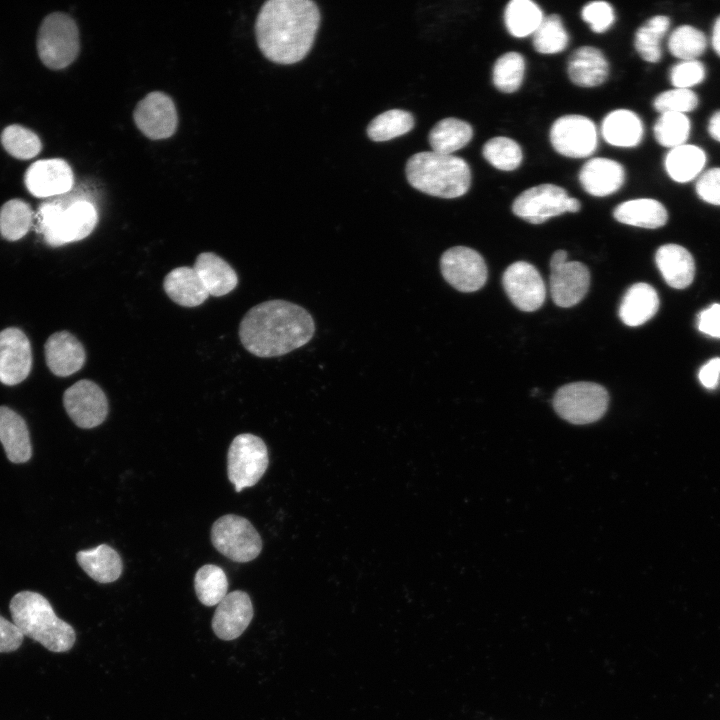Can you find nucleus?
Listing matches in <instances>:
<instances>
[{
  "instance_id": "obj_1",
  "label": "nucleus",
  "mask_w": 720,
  "mask_h": 720,
  "mask_svg": "<svg viewBox=\"0 0 720 720\" xmlns=\"http://www.w3.org/2000/svg\"><path fill=\"white\" fill-rule=\"evenodd\" d=\"M320 23L310 0H269L257 15L255 35L262 54L277 64H294L310 51Z\"/></svg>"
},
{
  "instance_id": "obj_2",
  "label": "nucleus",
  "mask_w": 720,
  "mask_h": 720,
  "mask_svg": "<svg viewBox=\"0 0 720 720\" xmlns=\"http://www.w3.org/2000/svg\"><path fill=\"white\" fill-rule=\"evenodd\" d=\"M314 332V320L306 309L280 299L250 308L238 330L244 348L263 358L282 356L304 346Z\"/></svg>"
},
{
  "instance_id": "obj_3",
  "label": "nucleus",
  "mask_w": 720,
  "mask_h": 720,
  "mask_svg": "<svg viewBox=\"0 0 720 720\" xmlns=\"http://www.w3.org/2000/svg\"><path fill=\"white\" fill-rule=\"evenodd\" d=\"M12 621L24 636L49 651H69L76 640L73 627L60 619L50 602L40 593L20 591L10 600Z\"/></svg>"
},
{
  "instance_id": "obj_4",
  "label": "nucleus",
  "mask_w": 720,
  "mask_h": 720,
  "mask_svg": "<svg viewBox=\"0 0 720 720\" xmlns=\"http://www.w3.org/2000/svg\"><path fill=\"white\" fill-rule=\"evenodd\" d=\"M405 170L412 187L435 197L458 198L466 194L471 185L468 163L454 155L419 152L408 159Z\"/></svg>"
},
{
  "instance_id": "obj_5",
  "label": "nucleus",
  "mask_w": 720,
  "mask_h": 720,
  "mask_svg": "<svg viewBox=\"0 0 720 720\" xmlns=\"http://www.w3.org/2000/svg\"><path fill=\"white\" fill-rule=\"evenodd\" d=\"M56 197L42 203L37 212V230L44 242L59 247L89 236L98 221L94 204L81 198Z\"/></svg>"
},
{
  "instance_id": "obj_6",
  "label": "nucleus",
  "mask_w": 720,
  "mask_h": 720,
  "mask_svg": "<svg viewBox=\"0 0 720 720\" xmlns=\"http://www.w3.org/2000/svg\"><path fill=\"white\" fill-rule=\"evenodd\" d=\"M80 49L79 30L66 13L54 12L42 21L38 36V55L45 66L60 70L69 66Z\"/></svg>"
},
{
  "instance_id": "obj_7",
  "label": "nucleus",
  "mask_w": 720,
  "mask_h": 720,
  "mask_svg": "<svg viewBox=\"0 0 720 720\" xmlns=\"http://www.w3.org/2000/svg\"><path fill=\"white\" fill-rule=\"evenodd\" d=\"M609 402L607 390L593 382H574L559 388L553 398L556 413L573 424L599 420Z\"/></svg>"
},
{
  "instance_id": "obj_8",
  "label": "nucleus",
  "mask_w": 720,
  "mask_h": 720,
  "mask_svg": "<svg viewBox=\"0 0 720 720\" xmlns=\"http://www.w3.org/2000/svg\"><path fill=\"white\" fill-rule=\"evenodd\" d=\"M268 464V450L260 437L242 433L232 440L227 453V475L236 492L258 483Z\"/></svg>"
},
{
  "instance_id": "obj_9",
  "label": "nucleus",
  "mask_w": 720,
  "mask_h": 720,
  "mask_svg": "<svg viewBox=\"0 0 720 720\" xmlns=\"http://www.w3.org/2000/svg\"><path fill=\"white\" fill-rule=\"evenodd\" d=\"M213 546L234 562L255 559L262 550V540L249 520L235 514L218 518L210 532Z\"/></svg>"
},
{
  "instance_id": "obj_10",
  "label": "nucleus",
  "mask_w": 720,
  "mask_h": 720,
  "mask_svg": "<svg viewBox=\"0 0 720 720\" xmlns=\"http://www.w3.org/2000/svg\"><path fill=\"white\" fill-rule=\"evenodd\" d=\"M578 199L555 184L545 183L524 190L512 204L513 213L532 224H541L560 214L580 210Z\"/></svg>"
},
{
  "instance_id": "obj_11",
  "label": "nucleus",
  "mask_w": 720,
  "mask_h": 720,
  "mask_svg": "<svg viewBox=\"0 0 720 720\" xmlns=\"http://www.w3.org/2000/svg\"><path fill=\"white\" fill-rule=\"evenodd\" d=\"M550 142L554 150L568 158H586L598 145L595 123L579 114H567L557 118L550 128Z\"/></svg>"
},
{
  "instance_id": "obj_12",
  "label": "nucleus",
  "mask_w": 720,
  "mask_h": 720,
  "mask_svg": "<svg viewBox=\"0 0 720 720\" xmlns=\"http://www.w3.org/2000/svg\"><path fill=\"white\" fill-rule=\"evenodd\" d=\"M440 269L446 282L461 292L477 291L487 280V266L483 257L465 246L446 250L440 258Z\"/></svg>"
},
{
  "instance_id": "obj_13",
  "label": "nucleus",
  "mask_w": 720,
  "mask_h": 720,
  "mask_svg": "<svg viewBox=\"0 0 720 720\" xmlns=\"http://www.w3.org/2000/svg\"><path fill=\"white\" fill-rule=\"evenodd\" d=\"M63 405L70 419L83 429L99 426L109 410L104 391L88 379L79 380L65 390Z\"/></svg>"
},
{
  "instance_id": "obj_14",
  "label": "nucleus",
  "mask_w": 720,
  "mask_h": 720,
  "mask_svg": "<svg viewBox=\"0 0 720 720\" xmlns=\"http://www.w3.org/2000/svg\"><path fill=\"white\" fill-rule=\"evenodd\" d=\"M133 118L137 128L152 140L171 137L178 125L177 110L172 98L160 91L151 92L139 101Z\"/></svg>"
},
{
  "instance_id": "obj_15",
  "label": "nucleus",
  "mask_w": 720,
  "mask_h": 720,
  "mask_svg": "<svg viewBox=\"0 0 720 720\" xmlns=\"http://www.w3.org/2000/svg\"><path fill=\"white\" fill-rule=\"evenodd\" d=\"M502 283L511 302L522 311H535L545 301V283L538 270L528 262L518 261L508 266Z\"/></svg>"
},
{
  "instance_id": "obj_16",
  "label": "nucleus",
  "mask_w": 720,
  "mask_h": 720,
  "mask_svg": "<svg viewBox=\"0 0 720 720\" xmlns=\"http://www.w3.org/2000/svg\"><path fill=\"white\" fill-rule=\"evenodd\" d=\"M32 368V350L25 333L16 327L0 332V382L12 386L27 378Z\"/></svg>"
},
{
  "instance_id": "obj_17",
  "label": "nucleus",
  "mask_w": 720,
  "mask_h": 720,
  "mask_svg": "<svg viewBox=\"0 0 720 720\" xmlns=\"http://www.w3.org/2000/svg\"><path fill=\"white\" fill-rule=\"evenodd\" d=\"M25 185L35 197L45 198L68 193L74 184L70 165L63 159H43L34 162L25 173Z\"/></svg>"
},
{
  "instance_id": "obj_18",
  "label": "nucleus",
  "mask_w": 720,
  "mask_h": 720,
  "mask_svg": "<svg viewBox=\"0 0 720 720\" xmlns=\"http://www.w3.org/2000/svg\"><path fill=\"white\" fill-rule=\"evenodd\" d=\"M550 268V292L554 303L564 308L578 304L589 289L588 268L577 261L551 264Z\"/></svg>"
},
{
  "instance_id": "obj_19",
  "label": "nucleus",
  "mask_w": 720,
  "mask_h": 720,
  "mask_svg": "<svg viewBox=\"0 0 720 720\" xmlns=\"http://www.w3.org/2000/svg\"><path fill=\"white\" fill-rule=\"evenodd\" d=\"M253 614V605L246 592H230L217 605L212 619L213 632L222 640H234L246 630Z\"/></svg>"
},
{
  "instance_id": "obj_20",
  "label": "nucleus",
  "mask_w": 720,
  "mask_h": 720,
  "mask_svg": "<svg viewBox=\"0 0 720 720\" xmlns=\"http://www.w3.org/2000/svg\"><path fill=\"white\" fill-rule=\"evenodd\" d=\"M45 360L50 371L66 377L79 371L86 359L82 343L66 330L53 333L44 345Z\"/></svg>"
},
{
  "instance_id": "obj_21",
  "label": "nucleus",
  "mask_w": 720,
  "mask_h": 720,
  "mask_svg": "<svg viewBox=\"0 0 720 720\" xmlns=\"http://www.w3.org/2000/svg\"><path fill=\"white\" fill-rule=\"evenodd\" d=\"M624 181V167L609 158H591L584 163L579 172L582 188L595 197H605L615 193L622 187Z\"/></svg>"
},
{
  "instance_id": "obj_22",
  "label": "nucleus",
  "mask_w": 720,
  "mask_h": 720,
  "mask_svg": "<svg viewBox=\"0 0 720 720\" xmlns=\"http://www.w3.org/2000/svg\"><path fill=\"white\" fill-rule=\"evenodd\" d=\"M567 71L570 80L575 85L592 88L606 81L609 64L600 49L593 46H581L571 54Z\"/></svg>"
},
{
  "instance_id": "obj_23",
  "label": "nucleus",
  "mask_w": 720,
  "mask_h": 720,
  "mask_svg": "<svg viewBox=\"0 0 720 720\" xmlns=\"http://www.w3.org/2000/svg\"><path fill=\"white\" fill-rule=\"evenodd\" d=\"M0 442L11 462L25 463L31 458L32 446L27 424L7 406H0Z\"/></svg>"
},
{
  "instance_id": "obj_24",
  "label": "nucleus",
  "mask_w": 720,
  "mask_h": 720,
  "mask_svg": "<svg viewBox=\"0 0 720 720\" xmlns=\"http://www.w3.org/2000/svg\"><path fill=\"white\" fill-rule=\"evenodd\" d=\"M655 261L670 287L683 289L692 283L695 263L690 252L684 247L677 244L663 245L657 250Z\"/></svg>"
},
{
  "instance_id": "obj_25",
  "label": "nucleus",
  "mask_w": 720,
  "mask_h": 720,
  "mask_svg": "<svg viewBox=\"0 0 720 720\" xmlns=\"http://www.w3.org/2000/svg\"><path fill=\"white\" fill-rule=\"evenodd\" d=\"M207 292L211 296H224L238 284L235 270L213 252L200 253L193 265Z\"/></svg>"
},
{
  "instance_id": "obj_26",
  "label": "nucleus",
  "mask_w": 720,
  "mask_h": 720,
  "mask_svg": "<svg viewBox=\"0 0 720 720\" xmlns=\"http://www.w3.org/2000/svg\"><path fill=\"white\" fill-rule=\"evenodd\" d=\"M163 288L173 302L183 307L199 306L209 296L198 274L189 266L171 270L164 278Z\"/></svg>"
},
{
  "instance_id": "obj_27",
  "label": "nucleus",
  "mask_w": 720,
  "mask_h": 720,
  "mask_svg": "<svg viewBox=\"0 0 720 720\" xmlns=\"http://www.w3.org/2000/svg\"><path fill=\"white\" fill-rule=\"evenodd\" d=\"M640 117L628 109H616L608 113L601 124V135L610 145L621 148L637 146L643 137Z\"/></svg>"
},
{
  "instance_id": "obj_28",
  "label": "nucleus",
  "mask_w": 720,
  "mask_h": 720,
  "mask_svg": "<svg viewBox=\"0 0 720 720\" xmlns=\"http://www.w3.org/2000/svg\"><path fill=\"white\" fill-rule=\"evenodd\" d=\"M658 307L656 290L647 283H636L623 296L619 317L627 326H640L656 314Z\"/></svg>"
},
{
  "instance_id": "obj_29",
  "label": "nucleus",
  "mask_w": 720,
  "mask_h": 720,
  "mask_svg": "<svg viewBox=\"0 0 720 720\" xmlns=\"http://www.w3.org/2000/svg\"><path fill=\"white\" fill-rule=\"evenodd\" d=\"M76 559L85 573L99 583L114 582L122 573L121 557L107 544L81 550L77 552Z\"/></svg>"
},
{
  "instance_id": "obj_30",
  "label": "nucleus",
  "mask_w": 720,
  "mask_h": 720,
  "mask_svg": "<svg viewBox=\"0 0 720 720\" xmlns=\"http://www.w3.org/2000/svg\"><path fill=\"white\" fill-rule=\"evenodd\" d=\"M614 218L623 224L656 229L666 224L668 213L662 203L651 198H638L614 208Z\"/></svg>"
},
{
  "instance_id": "obj_31",
  "label": "nucleus",
  "mask_w": 720,
  "mask_h": 720,
  "mask_svg": "<svg viewBox=\"0 0 720 720\" xmlns=\"http://www.w3.org/2000/svg\"><path fill=\"white\" fill-rule=\"evenodd\" d=\"M473 137L472 126L458 118H444L429 132L428 140L432 151L452 155L465 147Z\"/></svg>"
},
{
  "instance_id": "obj_32",
  "label": "nucleus",
  "mask_w": 720,
  "mask_h": 720,
  "mask_svg": "<svg viewBox=\"0 0 720 720\" xmlns=\"http://www.w3.org/2000/svg\"><path fill=\"white\" fill-rule=\"evenodd\" d=\"M705 163V152L695 145L683 144L675 147L665 157L666 172L678 183L693 180L702 171Z\"/></svg>"
},
{
  "instance_id": "obj_33",
  "label": "nucleus",
  "mask_w": 720,
  "mask_h": 720,
  "mask_svg": "<svg viewBox=\"0 0 720 720\" xmlns=\"http://www.w3.org/2000/svg\"><path fill=\"white\" fill-rule=\"evenodd\" d=\"M543 18L541 8L531 0H512L504 11L506 29L516 38L532 35Z\"/></svg>"
},
{
  "instance_id": "obj_34",
  "label": "nucleus",
  "mask_w": 720,
  "mask_h": 720,
  "mask_svg": "<svg viewBox=\"0 0 720 720\" xmlns=\"http://www.w3.org/2000/svg\"><path fill=\"white\" fill-rule=\"evenodd\" d=\"M670 27V19L656 15L640 26L634 37V46L640 57L650 63H657L662 57L661 39Z\"/></svg>"
},
{
  "instance_id": "obj_35",
  "label": "nucleus",
  "mask_w": 720,
  "mask_h": 720,
  "mask_svg": "<svg viewBox=\"0 0 720 720\" xmlns=\"http://www.w3.org/2000/svg\"><path fill=\"white\" fill-rule=\"evenodd\" d=\"M194 589L203 605H218L227 595L228 580L225 572L213 564L203 565L195 574Z\"/></svg>"
},
{
  "instance_id": "obj_36",
  "label": "nucleus",
  "mask_w": 720,
  "mask_h": 720,
  "mask_svg": "<svg viewBox=\"0 0 720 720\" xmlns=\"http://www.w3.org/2000/svg\"><path fill=\"white\" fill-rule=\"evenodd\" d=\"M414 127L413 115L405 110L391 109L376 116L367 127L368 137L383 142L402 136Z\"/></svg>"
},
{
  "instance_id": "obj_37",
  "label": "nucleus",
  "mask_w": 720,
  "mask_h": 720,
  "mask_svg": "<svg viewBox=\"0 0 720 720\" xmlns=\"http://www.w3.org/2000/svg\"><path fill=\"white\" fill-rule=\"evenodd\" d=\"M33 222V211L20 199H11L0 208V234L8 241L24 237Z\"/></svg>"
},
{
  "instance_id": "obj_38",
  "label": "nucleus",
  "mask_w": 720,
  "mask_h": 720,
  "mask_svg": "<svg viewBox=\"0 0 720 720\" xmlns=\"http://www.w3.org/2000/svg\"><path fill=\"white\" fill-rule=\"evenodd\" d=\"M525 59L518 52L502 54L494 63L492 81L496 89L503 93H514L522 85L525 74Z\"/></svg>"
},
{
  "instance_id": "obj_39",
  "label": "nucleus",
  "mask_w": 720,
  "mask_h": 720,
  "mask_svg": "<svg viewBox=\"0 0 720 720\" xmlns=\"http://www.w3.org/2000/svg\"><path fill=\"white\" fill-rule=\"evenodd\" d=\"M532 36L533 47L540 54L560 53L569 43V35L561 17L557 14L544 16Z\"/></svg>"
},
{
  "instance_id": "obj_40",
  "label": "nucleus",
  "mask_w": 720,
  "mask_h": 720,
  "mask_svg": "<svg viewBox=\"0 0 720 720\" xmlns=\"http://www.w3.org/2000/svg\"><path fill=\"white\" fill-rule=\"evenodd\" d=\"M482 154L489 164L502 171L517 169L523 159L520 145L506 136H496L489 139L483 145Z\"/></svg>"
},
{
  "instance_id": "obj_41",
  "label": "nucleus",
  "mask_w": 720,
  "mask_h": 720,
  "mask_svg": "<svg viewBox=\"0 0 720 720\" xmlns=\"http://www.w3.org/2000/svg\"><path fill=\"white\" fill-rule=\"evenodd\" d=\"M1 143L10 155L21 160L35 157L42 149L41 140L36 133L16 124L7 126L2 131Z\"/></svg>"
},
{
  "instance_id": "obj_42",
  "label": "nucleus",
  "mask_w": 720,
  "mask_h": 720,
  "mask_svg": "<svg viewBox=\"0 0 720 720\" xmlns=\"http://www.w3.org/2000/svg\"><path fill=\"white\" fill-rule=\"evenodd\" d=\"M690 120L685 114L663 113L654 125V136L664 147L675 148L685 144L690 134Z\"/></svg>"
},
{
  "instance_id": "obj_43",
  "label": "nucleus",
  "mask_w": 720,
  "mask_h": 720,
  "mask_svg": "<svg viewBox=\"0 0 720 720\" xmlns=\"http://www.w3.org/2000/svg\"><path fill=\"white\" fill-rule=\"evenodd\" d=\"M707 46L705 35L691 25L676 28L668 40V48L672 55L686 60H696L703 54Z\"/></svg>"
},
{
  "instance_id": "obj_44",
  "label": "nucleus",
  "mask_w": 720,
  "mask_h": 720,
  "mask_svg": "<svg viewBox=\"0 0 720 720\" xmlns=\"http://www.w3.org/2000/svg\"><path fill=\"white\" fill-rule=\"evenodd\" d=\"M698 105L697 95L690 89L675 88L657 95L653 101L654 108L663 113L690 112Z\"/></svg>"
},
{
  "instance_id": "obj_45",
  "label": "nucleus",
  "mask_w": 720,
  "mask_h": 720,
  "mask_svg": "<svg viewBox=\"0 0 720 720\" xmlns=\"http://www.w3.org/2000/svg\"><path fill=\"white\" fill-rule=\"evenodd\" d=\"M581 17L595 33H604L615 22V12L606 1H592L583 6Z\"/></svg>"
},
{
  "instance_id": "obj_46",
  "label": "nucleus",
  "mask_w": 720,
  "mask_h": 720,
  "mask_svg": "<svg viewBox=\"0 0 720 720\" xmlns=\"http://www.w3.org/2000/svg\"><path fill=\"white\" fill-rule=\"evenodd\" d=\"M705 78V67L697 60H686L675 65L670 71L671 84L676 88L689 89Z\"/></svg>"
},
{
  "instance_id": "obj_47",
  "label": "nucleus",
  "mask_w": 720,
  "mask_h": 720,
  "mask_svg": "<svg viewBox=\"0 0 720 720\" xmlns=\"http://www.w3.org/2000/svg\"><path fill=\"white\" fill-rule=\"evenodd\" d=\"M697 195L705 202L720 205V167L705 171L695 185Z\"/></svg>"
},
{
  "instance_id": "obj_48",
  "label": "nucleus",
  "mask_w": 720,
  "mask_h": 720,
  "mask_svg": "<svg viewBox=\"0 0 720 720\" xmlns=\"http://www.w3.org/2000/svg\"><path fill=\"white\" fill-rule=\"evenodd\" d=\"M23 639L24 635L17 626L0 615V653L16 651Z\"/></svg>"
},
{
  "instance_id": "obj_49",
  "label": "nucleus",
  "mask_w": 720,
  "mask_h": 720,
  "mask_svg": "<svg viewBox=\"0 0 720 720\" xmlns=\"http://www.w3.org/2000/svg\"><path fill=\"white\" fill-rule=\"evenodd\" d=\"M698 328L704 334L720 338V304H713L700 313Z\"/></svg>"
},
{
  "instance_id": "obj_50",
  "label": "nucleus",
  "mask_w": 720,
  "mask_h": 720,
  "mask_svg": "<svg viewBox=\"0 0 720 720\" xmlns=\"http://www.w3.org/2000/svg\"><path fill=\"white\" fill-rule=\"evenodd\" d=\"M720 377V358H713L706 363L699 371L701 384L708 389H714Z\"/></svg>"
},
{
  "instance_id": "obj_51",
  "label": "nucleus",
  "mask_w": 720,
  "mask_h": 720,
  "mask_svg": "<svg viewBox=\"0 0 720 720\" xmlns=\"http://www.w3.org/2000/svg\"><path fill=\"white\" fill-rule=\"evenodd\" d=\"M708 131L710 136L720 142V111L715 112L708 123Z\"/></svg>"
},
{
  "instance_id": "obj_52",
  "label": "nucleus",
  "mask_w": 720,
  "mask_h": 720,
  "mask_svg": "<svg viewBox=\"0 0 720 720\" xmlns=\"http://www.w3.org/2000/svg\"><path fill=\"white\" fill-rule=\"evenodd\" d=\"M712 45L715 52L720 57V16L716 19L713 26Z\"/></svg>"
},
{
  "instance_id": "obj_53",
  "label": "nucleus",
  "mask_w": 720,
  "mask_h": 720,
  "mask_svg": "<svg viewBox=\"0 0 720 720\" xmlns=\"http://www.w3.org/2000/svg\"><path fill=\"white\" fill-rule=\"evenodd\" d=\"M568 254L565 250H557L551 257L550 264H559L567 261Z\"/></svg>"
}]
</instances>
